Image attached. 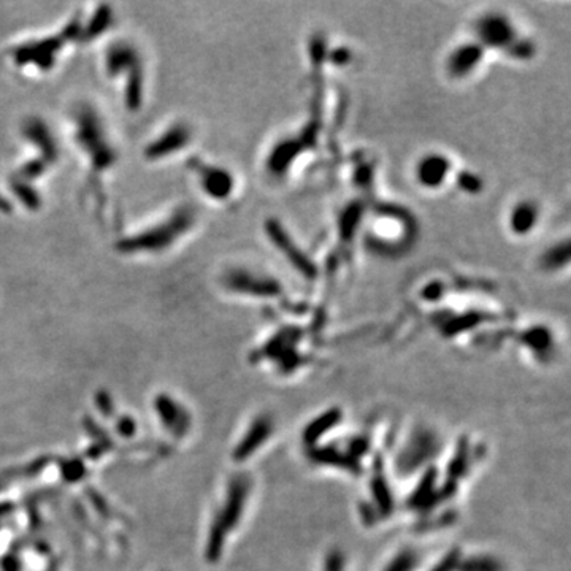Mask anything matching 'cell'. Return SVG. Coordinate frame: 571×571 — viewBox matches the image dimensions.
Masks as SVG:
<instances>
[{
  "instance_id": "1",
  "label": "cell",
  "mask_w": 571,
  "mask_h": 571,
  "mask_svg": "<svg viewBox=\"0 0 571 571\" xmlns=\"http://www.w3.org/2000/svg\"><path fill=\"white\" fill-rule=\"evenodd\" d=\"M476 33L481 43L492 48L509 50L516 42V31L506 16L500 13H491L482 16L476 24Z\"/></svg>"
},
{
  "instance_id": "3",
  "label": "cell",
  "mask_w": 571,
  "mask_h": 571,
  "mask_svg": "<svg viewBox=\"0 0 571 571\" xmlns=\"http://www.w3.org/2000/svg\"><path fill=\"white\" fill-rule=\"evenodd\" d=\"M482 59V48L476 43H465L451 53L447 58V70L454 77L464 78L468 73L474 72Z\"/></svg>"
},
{
  "instance_id": "5",
  "label": "cell",
  "mask_w": 571,
  "mask_h": 571,
  "mask_svg": "<svg viewBox=\"0 0 571 571\" xmlns=\"http://www.w3.org/2000/svg\"><path fill=\"white\" fill-rule=\"evenodd\" d=\"M202 183L207 192L214 199H224L232 192L230 175L219 168H202Z\"/></svg>"
},
{
  "instance_id": "7",
  "label": "cell",
  "mask_w": 571,
  "mask_h": 571,
  "mask_svg": "<svg viewBox=\"0 0 571 571\" xmlns=\"http://www.w3.org/2000/svg\"><path fill=\"white\" fill-rule=\"evenodd\" d=\"M565 244V243H563ZM563 244H559V246H555L553 251H550L549 254L545 256V265L549 268H559L563 262L568 261V248H565L560 253V249L563 248Z\"/></svg>"
},
{
  "instance_id": "6",
  "label": "cell",
  "mask_w": 571,
  "mask_h": 571,
  "mask_svg": "<svg viewBox=\"0 0 571 571\" xmlns=\"http://www.w3.org/2000/svg\"><path fill=\"white\" fill-rule=\"evenodd\" d=\"M187 138V134L183 127H178L176 131H172L167 135V143H162V145H158L156 143L154 146L149 148V156L151 158H158V156H164V151H168L170 146L173 148H181L185 145V141Z\"/></svg>"
},
{
  "instance_id": "4",
  "label": "cell",
  "mask_w": 571,
  "mask_h": 571,
  "mask_svg": "<svg viewBox=\"0 0 571 571\" xmlns=\"http://www.w3.org/2000/svg\"><path fill=\"white\" fill-rule=\"evenodd\" d=\"M538 207L532 202H519L509 216V227L516 235H527L538 222Z\"/></svg>"
},
{
  "instance_id": "2",
  "label": "cell",
  "mask_w": 571,
  "mask_h": 571,
  "mask_svg": "<svg viewBox=\"0 0 571 571\" xmlns=\"http://www.w3.org/2000/svg\"><path fill=\"white\" fill-rule=\"evenodd\" d=\"M451 172V162L443 154H428L418 162L416 180L424 187H440Z\"/></svg>"
}]
</instances>
